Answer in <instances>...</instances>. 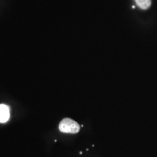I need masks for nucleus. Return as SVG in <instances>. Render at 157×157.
Instances as JSON below:
<instances>
[{
	"mask_svg": "<svg viewBox=\"0 0 157 157\" xmlns=\"http://www.w3.org/2000/svg\"><path fill=\"white\" fill-rule=\"evenodd\" d=\"M137 5L142 10H147L151 5V0H135Z\"/></svg>",
	"mask_w": 157,
	"mask_h": 157,
	"instance_id": "3",
	"label": "nucleus"
},
{
	"mask_svg": "<svg viewBox=\"0 0 157 157\" xmlns=\"http://www.w3.org/2000/svg\"><path fill=\"white\" fill-rule=\"evenodd\" d=\"M10 119V109L5 104H0V123H5Z\"/></svg>",
	"mask_w": 157,
	"mask_h": 157,
	"instance_id": "2",
	"label": "nucleus"
},
{
	"mask_svg": "<svg viewBox=\"0 0 157 157\" xmlns=\"http://www.w3.org/2000/svg\"><path fill=\"white\" fill-rule=\"evenodd\" d=\"M59 129L61 132L76 134L80 131L79 124L73 119L65 118L60 122Z\"/></svg>",
	"mask_w": 157,
	"mask_h": 157,
	"instance_id": "1",
	"label": "nucleus"
}]
</instances>
